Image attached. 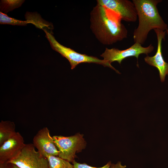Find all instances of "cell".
I'll list each match as a JSON object with an SVG mask.
<instances>
[{"instance_id":"obj_19","label":"cell","mask_w":168,"mask_h":168,"mask_svg":"<svg viewBox=\"0 0 168 168\" xmlns=\"http://www.w3.org/2000/svg\"><path fill=\"white\" fill-rule=\"evenodd\" d=\"M166 31L167 35H168V29L166 30Z\"/></svg>"},{"instance_id":"obj_3","label":"cell","mask_w":168,"mask_h":168,"mask_svg":"<svg viewBox=\"0 0 168 168\" xmlns=\"http://www.w3.org/2000/svg\"><path fill=\"white\" fill-rule=\"evenodd\" d=\"M44 31L46 37L49 42L52 48L68 60L70 63L71 69H74L78 64L82 63H94L110 68L117 73H120L119 72L111 65L103 59H100L95 57L80 54L70 48L65 47L58 43L51 33L46 30Z\"/></svg>"},{"instance_id":"obj_5","label":"cell","mask_w":168,"mask_h":168,"mask_svg":"<svg viewBox=\"0 0 168 168\" xmlns=\"http://www.w3.org/2000/svg\"><path fill=\"white\" fill-rule=\"evenodd\" d=\"M35 148L33 144H25L19 156L8 162L20 168H49L47 158Z\"/></svg>"},{"instance_id":"obj_4","label":"cell","mask_w":168,"mask_h":168,"mask_svg":"<svg viewBox=\"0 0 168 168\" xmlns=\"http://www.w3.org/2000/svg\"><path fill=\"white\" fill-rule=\"evenodd\" d=\"M83 136V134L78 133L68 137L53 136L58 151V156L72 163L77 157L76 154L81 152L86 147V142Z\"/></svg>"},{"instance_id":"obj_7","label":"cell","mask_w":168,"mask_h":168,"mask_svg":"<svg viewBox=\"0 0 168 168\" xmlns=\"http://www.w3.org/2000/svg\"><path fill=\"white\" fill-rule=\"evenodd\" d=\"M97 3L119 14L122 20L134 22L138 18L137 10L133 1L128 0H97Z\"/></svg>"},{"instance_id":"obj_14","label":"cell","mask_w":168,"mask_h":168,"mask_svg":"<svg viewBox=\"0 0 168 168\" xmlns=\"http://www.w3.org/2000/svg\"><path fill=\"white\" fill-rule=\"evenodd\" d=\"M29 23L27 20L23 21L10 17L7 14L0 12V24H1L25 26Z\"/></svg>"},{"instance_id":"obj_17","label":"cell","mask_w":168,"mask_h":168,"mask_svg":"<svg viewBox=\"0 0 168 168\" xmlns=\"http://www.w3.org/2000/svg\"><path fill=\"white\" fill-rule=\"evenodd\" d=\"M125 165H122L121 162L118 161L116 164H111L110 168H125Z\"/></svg>"},{"instance_id":"obj_6","label":"cell","mask_w":168,"mask_h":168,"mask_svg":"<svg viewBox=\"0 0 168 168\" xmlns=\"http://www.w3.org/2000/svg\"><path fill=\"white\" fill-rule=\"evenodd\" d=\"M154 49V47L152 44L147 47H144L140 44L134 43L129 48L123 50L115 48L110 49L106 48L100 56L110 64L111 65L112 62L115 61L120 64L122 60L127 58L135 57L138 59L140 54H145L147 55Z\"/></svg>"},{"instance_id":"obj_20","label":"cell","mask_w":168,"mask_h":168,"mask_svg":"<svg viewBox=\"0 0 168 168\" xmlns=\"http://www.w3.org/2000/svg\"></svg>"},{"instance_id":"obj_11","label":"cell","mask_w":168,"mask_h":168,"mask_svg":"<svg viewBox=\"0 0 168 168\" xmlns=\"http://www.w3.org/2000/svg\"><path fill=\"white\" fill-rule=\"evenodd\" d=\"M16 132L14 122L2 120L0 123V146L13 136Z\"/></svg>"},{"instance_id":"obj_2","label":"cell","mask_w":168,"mask_h":168,"mask_svg":"<svg viewBox=\"0 0 168 168\" xmlns=\"http://www.w3.org/2000/svg\"><path fill=\"white\" fill-rule=\"evenodd\" d=\"M137 12L138 24L133 33L135 43L143 45L152 30L166 31L167 24L160 15L157 8L161 0H133Z\"/></svg>"},{"instance_id":"obj_9","label":"cell","mask_w":168,"mask_h":168,"mask_svg":"<svg viewBox=\"0 0 168 168\" xmlns=\"http://www.w3.org/2000/svg\"><path fill=\"white\" fill-rule=\"evenodd\" d=\"M154 30L157 39V51L154 56H149L147 55L144 59L147 63L157 69L161 81L163 82L165 81L166 75L168 74V63L165 61L162 53V42L163 40L165 39L166 31L158 29Z\"/></svg>"},{"instance_id":"obj_10","label":"cell","mask_w":168,"mask_h":168,"mask_svg":"<svg viewBox=\"0 0 168 168\" xmlns=\"http://www.w3.org/2000/svg\"><path fill=\"white\" fill-rule=\"evenodd\" d=\"M25 144L18 132L0 146V163L8 161L16 158Z\"/></svg>"},{"instance_id":"obj_12","label":"cell","mask_w":168,"mask_h":168,"mask_svg":"<svg viewBox=\"0 0 168 168\" xmlns=\"http://www.w3.org/2000/svg\"><path fill=\"white\" fill-rule=\"evenodd\" d=\"M47 158L49 168H73V164L58 156H49Z\"/></svg>"},{"instance_id":"obj_18","label":"cell","mask_w":168,"mask_h":168,"mask_svg":"<svg viewBox=\"0 0 168 168\" xmlns=\"http://www.w3.org/2000/svg\"><path fill=\"white\" fill-rule=\"evenodd\" d=\"M12 164V168H20L18 166H16V165H15V164Z\"/></svg>"},{"instance_id":"obj_1","label":"cell","mask_w":168,"mask_h":168,"mask_svg":"<svg viewBox=\"0 0 168 168\" xmlns=\"http://www.w3.org/2000/svg\"><path fill=\"white\" fill-rule=\"evenodd\" d=\"M119 15L97 4L90 14V29L102 44L109 45L126 38L128 30Z\"/></svg>"},{"instance_id":"obj_15","label":"cell","mask_w":168,"mask_h":168,"mask_svg":"<svg viewBox=\"0 0 168 168\" xmlns=\"http://www.w3.org/2000/svg\"><path fill=\"white\" fill-rule=\"evenodd\" d=\"M73 168H110L111 164V161L108 162L104 166L100 167H92L85 163H80L74 161L72 163Z\"/></svg>"},{"instance_id":"obj_13","label":"cell","mask_w":168,"mask_h":168,"mask_svg":"<svg viewBox=\"0 0 168 168\" xmlns=\"http://www.w3.org/2000/svg\"><path fill=\"white\" fill-rule=\"evenodd\" d=\"M22 0H2L0 2V12L6 13L20 7L24 2Z\"/></svg>"},{"instance_id":"obj_8","label":"cell","mask_w":168,"mask_h":168,"mask_svg":"<svg viewBox=\"0 0 168 168\" xmlns=\"http://www.w3.org/2000/svg\"><path fill=\"white\" fill-rule=\"evenodd\" d=\"M33 145L43 156H58V151L49 129L45 127L40 129L34 136Z\"/></svg>"},{"instance_id":"obj_16","label":"cell","mask_w":168,"mask_h":168,"mask_svg":"<svg viewBox=\"0 0 168 168\" xmlns=\"http://www.w3.org/2000/svg\"><path fill=\"white\" fill-rule=\"evenodd\" d=\"M12 164L8 161L0 163V168H12Z\"/></svg>"}]
</instances>
